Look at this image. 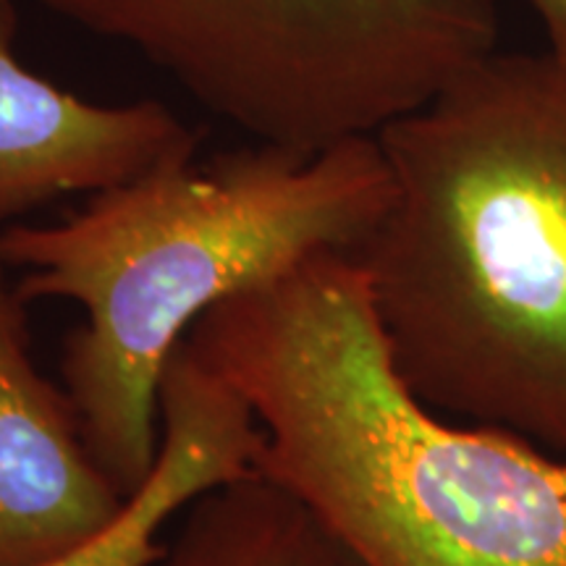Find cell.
Returning a JSON list of instances; mask_svg holds the SVG:
<instances>
[{"mask_svg":"<svg viewBox=\"0 0 566 566\" xmlns=\"http://www.w3.org/2000/svg\"><path fill=\"white\" fill-rule=\"evenodd\" d=\"M375 139L391 202L352 258L394 370L566 457V59L493 51Z\"/></svg>","mask_w":566,"mask_h":566,"instance_id":"obj_1","label":"cell"},{"mask_svg":"<svg viewBox=\"0 0 566 566\" xmlns=\"http://www.w3.org/2000/svg\"><path fill=\"white\" fill-rule=\"evenodd\" d=\"M187 346L250 405L254 467L365 566H566V457L424 407L349 252L221 302Z\"/></svg>","mask_w":566,"mask_h":566,"instance_id":"obj_2","label":"cell"},{"mask_svg":"<svg viewBox=\"0 0 566 566\" xmlns=\"http://www.w3.org/2000/svg\"><path fill=\"white\" fill-rule=\"evenodd\" d=\"M391 202L375 137L304 155L254 142L174 160L66 221L0 229L21 302L63 300L84 323L61 375L87 449L124 495L160 446V380L189 331L231 296L323 252H354Z\"/></svg>","mask_w":566,"mask_h":566,"instance_id":"obj_3","label":"cell"},{"mask_svg":"<svg viewBox=\"0 0 566 566\" xmlns=\"http://www.w3.org/2000/svg\"><path fill=\"white\" fill-rule=\"evenodd\" d=\"M129 48L254 142L375 137L499 42L495 0H34Z\"/></svg>","mask_w":566,"mask_h":566,"instance_id":"obj_4","label":"cell"},{"mask_svg":"<svg viewBox=\"0 0 566 566\" xmlns=\"http://www.w3.org/2000/svg\"><path fill=\"white\" fill-rule=\"evenodd\" d=\"M17 32V0H0V229L61 197L108 192L195 158L197 134L171 108L71 95L21 63Z\"/></svg>","mask_w":566,"mask_h":566,"instance_id":"obj_5","label":"cell"},{"mask_svg":"<svg viewBox=\"0 0 566 566\" xmlns=\"http://www.w3.org/2000/svg\"><path fill=\"white\" fill-rule=\"evenodd\" d=\"M9 273L0 263V566H32L103 530L126 495L87 449L66 388L34 365Z\"/></svg>","mask_w":566,"mask_h":566,"instance_id":"obj_6","label":"cell"},{"mask_svg":"<svg viewBox=\"0 0 566 566\" xmlns=\"http://www.w3.org/2000/svg\"><path fill=\"white\" fill-rule=\"evenodd\" d=\"M263 430L233 386L181 344L160 380V446L118 514L74 548L32 566H150L160 530L216 485L254 470Z\"/></svg>","mask_w":566,"mask_h":566,"instance_id":"obj_7","label":"cell"},{"mask_svg":"<svg viewBox=\"0 0 566 566\" xmlns=\"http://www.w3.org/2000/svg\"><path fill=\"white\" fill-rule=\"evenodd\" d=\"M150 566H365L300 493L254 467L202 493Z\"/></svg>","mask_w":566,"mask_h":566,"instance_id":"obj_8","label":"cell"},{"mask_svg":"<svg viewBox=\"0 0 566 566\" xmlns=\"http://www.w3.org/2000/svg\"><path fill=\"white\" fill-rule=\"evenodd\" d=\"M548 38V51L566 59V0H527Z\"/></svg>","mask_w":566,"mask_h":566,"instance_id":"obj_9","label":"cell"}]
</instances>
